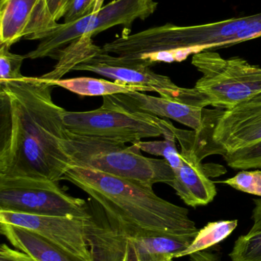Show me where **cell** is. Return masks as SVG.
Here are the masks:
<instances>
[{"label": "cell", "instance_id": "603a6c76", "mask_svg": "<svg viewBox=\"0 0 261 261\" xmlns=\"http://www.w3.org/2000/svg\"><path fill=\"white\" fill-rule=\"evenodd\" d=\"M10 47L0 45V81H18L22 79L21 67L26 55H16L10 51Z\"/></svg>", "mask_w": 261, "mask_h": 261}, {"label": "cell", "instance_id": "8992f818", "mask_svg": "<svg viewBox=\"0 0 261 261\" xmlns=\"http://www.w3.org/2000/svg\"><path fill=\"white\" fill-rule=\"evenodd\" d=\"M63 119L66 128L72 133L116 138L132 144L144 138L161 136L165 130L162 119L128 110L110 96H104L102 106L97 110L64 111Z\"/></svg>", "mask_w": 261, "mask_h": 261}, {"label": "cell", "instance_id": "3957f363", "mask_svg": "<svg viewBox=\"0 0 261 261\" xmlns=\"http://www.w3.org/2000/svg\"><path fill=\"white\" fill-rule=\"evenodd\" d=\"M64 147L74 167L90 169L152 187L169 184L175 173L165 159L147 158L134 144L116 138L77 135L67 130Z\"/></svg>", "mask_w": 261, "mask_h": 261}, {"label": "cell", "instance_id": "30bf717a", "mask_svg": "<svg viewBox=\"0 0 261 261\" xmlns=\"http://www.w3.org/2000/svg\"><path fill=\"white\" fill-rule=\"evenodd\" d=\"M85 219L0 211V223L33 231L64 251L92 261L86 238Z\"/></svg>", "mask_w": 261, "mask_h": 261}, {"label": "cell", "instance_id": "ffe728a7", "mask_svg": "<svg viewBox=\"0 0 261 261\" xmlns=\"http://www.w3.org/2000/svg\"><path fill=\"white\" fill-rule=\"evenodd\" d=\"M73 0H43L37 20L35 34L31 40H41L58 25Z\"/></svg>", "mask_w": 261, "mask_h": 261}, {"label": "cell", "instance_id": "277c9868", "mask_svg": "<svg viewBox=\"0 0 261 261\" xmlns=\"http://www.w3.org/2000/svg\"><path fill=\"white\" fill-rule=\"evenodd\" d=\"M261 142V93L230 109H203L200 129L194 132L201 160L231 154Z\"/></svg>", "mask_w": 261, "mask_h": 261}, {"label": "cell", "instance_id": "d6986e66", "mask_svg": "<svg viewBox=\"0 0 261 261\" xmlns=\"http://www.w3.org/2000/svg\"><path fill=\"white\" fill-rule=\"evenodd\" d=\"M162 124L165 128L162 135L164 140L154 141H140L133 144L143 151L155 156H162L165 161H168L175 172L179 169L181 164L180 152H179L176 147L177 140L173 130L169 127L167 119H162Z\"/></svg>", "mask_w": 261, "mask_h": 261}, {"label": "cell", "instance_id": "4dcf8cb0", "mask_svg": "<svg viewBox=\"0 0 261 261\" xmlns=\"http://www.w3.org/2000/svg\"><path fill=\"white\" fill-rule=\"evenodd\" d=\"M104 0H97L96 5H95L94 10L93 12L100 10L102 8L103 4H104Z\"/></svg>", "mask_w": 261, "mask_h": 261}, {"label": "cell", "instance_id": "1f68e13d", "mask_svg": "<svg viewBox=\"0 0 261 261\" xmlns=\"http://www.w3.org/2000/svg\"><path fill=\"white\" fill-rule=\"evenodd\" d=\"M168 261H173V260H168Z\"/></svg>", "mask_w": 261, "mask_h": 261}, {"label": "cell", "instance_id": "2e32d148", "mask_svg": "<svg viewBox=\"0 0 261 261\" xmlns=\"http://www.w3.org/2000/svg\"><path fill=\"white\" fill-rule=\"evenodd\" d=\"M0 231L12 246L36 261H87L26 228L0 223Z\"/></svg>", "mask_w": 261, "mask_h": 261}, {"label": "cell", "instance_id": "d4e9b609", "mask_svg": "<svg viewBox=\"0 0 261 261\" xmlns=\"http://www.w3.org/2000/svg\"><path fill=\"white\" fill-rule=\"evenodd\" d=\"M97 0H73L65 15L64 23H70L93 13Z\"/></svg>", "mask_w": 261, "mask_h": 261}, {"label": "cell", "instance_id": "f546056e", "mask_svg": "<svg viewBox=\"0 0 261 261\" xmlns=\"http://www.w3.org/2000/svg\"><path fill=\"white\" fill-rule=\"evenodd\" d=\"M124 261H139L136 249H135L134 246L129 239L128 244H127V254H126Z\"/></svg>", "mask_w": 261, "mask_h": 261}, {"label": "cell", "instance_id": "7a4b0ae2", "mask_svg": "<svg viewBox=\"0 0 261 261\" xmlns=\"http://www.w3.org/2000/svg\"><path fill=\"white\" fill-rule=\"evenodd\" d=\"M62 180L81 189L128 228L184 236L199 232L187 208L159 197L152 187L81 167L70 169Z\"/></svg>", "mask_w": 261, "mask_h": 261}, {"label": "cell", "instance_id": "7c38bea8", "mask_svg": "<svg viewBox=\"0 0 261 261\" xmlns=\"http://www.w3.org/2000/svg\"><path fill=\"white\" fill-rule=\"evenodd\" d=\"M89 205L85 233L92 261H124L129 238L139 231L120 223L93 199Z\"/></svg>", "mask_w": 261, "mask_h": 261}, {"label": "cell", "instance_id": "ba28073f", "mask_svg": "<svg viewBox=\"0 0 261 261\" xmlns=\"http://www.w3.org/2000/svg\"><path fill=\"white\" fill-rule=\"evenodd\" d=\"M0 211L81 219L90 216L89 202L70 196L58 182L32 178H0Z\"/></svg>", "mask_w": 261, "mask_h": 261}, {"label": "cell", "instance_id": "484cf974", "mask_svg": "<svg viewBox=\"0 0 261 261\" xmlns=\"http://www.w3.org/2000/svg\"><path fill=\"white\" fill-rule=\"evenodd\" d=\"M261 37V12L253 15L252 19L249 21L245 29H242L235 35V41L237 44L245 42L250 40Z\"/></svg>", "mask_w": 261, "mask_h": 261}, {"label": "cell", "instance_id": "4fadbf2b", "mask_svg": "<svg viewBox=\"0 0 261 261\" xmlns=\"http://www.w3.org/2000/svg\"><path fill=\"white\" fill-rule=\"evenodd\" d=\"M110 97L116 103L128 110L148 113L160 119H173L194 132H197L202 126L204 108L201 107L138 91L113 95Z\"/></svg>", "mask_w": 261, "mask_h": 261}, {"label": "cell", "instance_id": "5b68a950", "mask_svg": "<svg viewBox=\"0 0 261 261\" xmlns=\"http://www.w3.org/2000/svg\"><path fill=\"white\" fill-rule=\"evenodd\" d=\"M192 64L202 73L195 88L215 108H232L261 93L260 66L240 57L225 58L205 50L193 55Z\"/></svg>", "mask_w": 261, "mask_h": 261}, {"label": "cell", "instance_id": "83f0119b", "mask_svg": "<svg viewBox=\"0 0 261 261\" xmlns=\"http://www.w3.org/2000/svg\"><path fill=\"white\" fill-rule=\"evenodd\" d=\"M189 257V261H220L221 258L218 251H212L211 248L193 253Z\"/></svg>", "mask_w": 261, "mask_h": 261}, {"label": "cell", "instance_id": "9c48e42d", "mask_svg": "<svg viewBox=\"0 0 261 261\" xmlns=\"http://www.w3.org/2000/svg\"><path fill=\"white\" fill-rule=\"evenodd\" d=\"M73 70L91 72L121 84L143 87L159 93L161 97L187 105L201 108L209 106L206 97L195 87H179L169 76L155 73L148 66L127 62L103 49L75 66Z\"/></svg>", "mask_w": 261, "mask_h": 261}, {"label": "cell", "instance_id": "44dd1931", "mask_svg": "<svg viewBox=\"0 0 261 261\" xmlns=\"http://www.w3.org/2000/svg\"><path fill=\"white\" fill-rule=\"evenodd\" d=\"M229 257L231 261H261V231L240 236Z\"/></svg>", "mask_w": 261, "mask_h": 261}, {"label": "cell", "instance_id": "4316f807", "mask_svg": "<svg viewBox=\"0 0 261 261\" xmlns=\"http://www.w3.org/2000/svg\"><path fill=\"white\" fill-rule=\"evenodd\" d=\"M0 261H36L29 254L19 250H13L6 244L0 248Z\"/></svg>", "mask_w": 261, "mask_h": 261}, {"label": "cell", "instance_id": "6da1fadb", "mask_svg": "<svg viewBox=\"0 0 261 261\" xmlns=\"http://www.w3.org/2000/svg\"><path fill=\"white\" fill-rule=\"evenodd\" d=\"M41 77L0 81V178L59 182L74 164L64 147L65 110Z\"/></svg>", "mask_w": 261, "mask_h": 261}, {"label": "cell", "instance_id": "9a60e30c", "mask_svg": "<svg viewBox=\"0 0 261 261\" xmlns=\"http://www.w3.org/2000/svg\"><path fill=\"white\" fill-rule=\"evenodd\" d=\"M196 236H178L156 231H139L129 238L139 261H168L179 255Z\"/></svg>", "mask_w": 261, "mask_h": 261}, {"label": "cell", "instance_id": "cb8c5ba5", "mask_svg": "<svg viewBox=\"0 0 261 261\" xmlns=\"http://www.w3.org/2000/svg\"><path fill=\"white\" fill-rule=\"evenodd\" d=\"M219 182L243 193L261 197V170L247 171L244 170L233 177Z\"/></svg>", "mask_w": 261, "mask_h": 261}, {"label": "cell", "instance_id": "5bb4252c", "mask_svg": "<svg viewBox=\"0 0 261 261\" xmlns=\"http://www.w3.org/2000/svg\"><path fill=\"white\" fill-rule=\"evenodd\" d=\"M43 0H1L0 45L10 47L24 38L32 39Z\"/></svg>", "mask_w": 261, "mask_h": 261}, {"label": "cell", "instance_id": "52a82bcc", "mask_svg": "<svg viewBox=\"0 0 261 261\" xmlns=\"http://www.w3.org/2000/svg\"><path fill=\"white\" fill-rule=\"evenodd\" d=\"M157 6L155 0H113L78 21L58 24L35 50L26 55V58H58L61 48L83 35L94 36L113 26L131 25L136 19L144 20L153 15Z\"/></svg>", "mask_w": 261, "mask_h": 261}, {"label": "cell", "instance_id": "e0dca14e", "mask_svg": "<svg viewBox=\"0 0 261 261\" xmlns=\"http://www.w3.org/2000/svg\"><path fill=\"white\" fill-rule=\"evenodd\" d=\"M55 87L65 89L81 96H107L126 94L132 92H148L147 89L136 86L121 84L116 81H106L92 77H76L70 79L45 80Z\"/></svg>", "mask_w": 261, "mask_h": 261}, {"label": "cell", "instance_id": "ac0fdd59", "mask_svg": "<svg viewBox=\"0 0 261 261\" xmlns=\"http://www.w3.org/2000/svg\"><path fill=\"white\" fill-rule=\"evenodd\" d=\"M238 220H220L209 222L199 230L189 246L179 257H186L198 251L209 249L223 242L238 227Z\"/></svg>", "mask_w": 261, "mask_h": 261}, {"label": "cell", "instance_id": "f1b7e54d", "mask_svg": "<svg viewBox=\"0 0 261 261\" xmlns=\"http://www.w3.org/2000/svg\"><path fill=\"white\" fill-rule=\"evenodd\" d=\"M254 204H255V206L253 210L252 214L254 223H253L251 230L248 231V234H256V233L261 231V198L254 199Z\"/></svg>", "mask_w": 261, "mask_h": 261}, {"label": "cell", "instance_id": "8fae6325", "mask_svg": "<svg viewBox=\"0 0 261 261\" xmlns=\"http://www.w3.org/2000/svg\"><path fill=\"white\" fill-rule=\"evenodd\" d=\"M167 123L181 148L180 166L174 172V179L168 185L173 187L177 196L189 206L196 208L208 205L216 198L217 189L196 153L194 132L179 129L170 119H167Z\"/></svg>", "mask_w": 261, "mask_h": 261}, {"label": "cell", "instance_id": "7402d4cb", "mask_svg": "<svg viewBox=\"0 0 261 261\" xmlns=\"http://www.w3.org/2000/svg\"><path fill=\"white\" fill-rule=\"evenodd\" d=\"M223 158L228 165L235 170L261 168V142Z\"/></svg>", "mask_w": 261, "mask_h": 261}]
</instances>
